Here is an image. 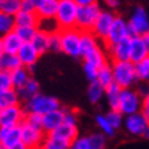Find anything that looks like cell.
<instances>
[{
    "label": "cell",
    "instance_id": "6da1fadb",
    "mask_svg": "<svg viewBox=\"0 0 149 149\" xmlns=\"http://www.w3.org/2000/svg\"><path fill=\"white\" fill-rule=\"evenodd\" d=\"M59 108H62L59 99L51 95H44V93H38L23 104V109L26 113H36L40 116H44L45 113Z\"/></svg>",
    "mask_w": 149,
    "mask_h": 149
},
{
    "label": "cell",
    "instance_id": "7a4b0ae2",
    "mask_svg": "<svg viewBox=\"0 0 149 149\" xmlns=\"http://www.w3.org/2000/svg\"><path fill=\"white\" fill-rule=\"evenodd\" d=\"M78 4L74 0H58V11L55 17V22L59 30L74 29L77 26Z\"/></svg>",
    "mask_w": 149,
    "mask_h": 149
},
{
    "label": "cell",
    "instance_id": "3957f363",
    "mask_svg": "<svg viewBox=\"0 0 149 149\" xmlns=\"http://www.w3.org/2000/svg\"><path fill=\"white\" fill-rule=\"evenodd\" d=\"M113 82L122 89H130L138 79L136 75V67L131 62H112Z\"/></svg>",
    "mask_w": 149,
    "mask_h": 149
},
{
    "label": "cell",
    "instance_id": "277c9868",
    "mask_svg": "<svg viewBox=\"0 0 149 149\" xmlns=\"http://www.w3.org/2000/svg\"><path fill=\"white\" fill-rule=\"evenodd\" d=\"M52 136L59 137L62 140L67 141L71 144L72 141L79 137V130H78V115L75 111L70 108H66V116H64L63 125L56 129L52 133Z\"/></svg>",
    "mask_w": 149,
    "mask_h": 149
},
{
    "label": "cell",
    "instance_id": "5b68a950",
    "mask_svg": "<svg viewBox=\"0 0 149 149\" xmlns=\"http://www.w3.org/2000/svg\"><path fill=\"white\" fill-rule=\"evenodd\" d=\"M81 34L77 27L60 30L62 52L70 58H81Z\"/></svg>",
    "mask_w": 149,
    "mask_h": 149
},
{
    "label": "cell",
    "instance_id": "8992f818",
    "mask_svg": "<svg viewBox=\"0 0 149 149\" xmlns=\"http://www.w3.org/2000/svg\"><path fill=\"white\" fill-rule=\"evenodd\" d=\"M129 23V36L130 38L137 36H142L149 33V15L144 7H136L131 13Z\"/></svg>",
    "mask_w": 149,
    "mask_h": 149
},
{
    "label": "cell",
    "instance_id": "52a82bcc",
    "mask_svg": "<svg viewBox=\"0 0 149 149\" xmlns=\"http://www.w3.org/2000/svg\"><path fill=\"white\" fill-rule=\"evenodd\" d=\"M101 7L99 3L86 7H79L77 14V29L79 32H92L96 21L101 14Z\"/></svg>",
    "mask_w": 149,
    "mask_h": 149
},
{
    "label": "cell",
    "instance_id": "ba28073f",
    "mask_svg": "<svg viewBox=\"0 0 149 149\" xmlns=\"http://www.w3.org/2000/svg\"><path fill=\"white\" fill-rule=\"evenodd\" d=\"M141 104H142V97L137 91L131 89V88L122 89L118 111H120L123 116H129L133 113L141 112Z\"/></svg>",
    "mask_w": 149,
    "mask_h": 149
},
{
    "label": "cell",
    "instance_id": "9c48e42d",
    "mask_svg": "<svg viewBox=\"0 0 149 149\" xmlns=\"http://www.w3.org/2000/svg\"><path fill=\"white\" fill-rule=\"evenodd\" d=\"M44 138L45 133L41 129L32 126L23 120L21 125V141L26 145L27 149H40L44 142Z\"/></svg>",
    "mask_w": 149,
    "mask_h": 149
},
{
    "label": "cell",
    "instance_id": "30bf717a",
    "mask_svg": "<svg viewBox=\"0 0 149 149\" xmlns=\"http://www.w3.org/2000/svg\"><path fill=\"white\" fill-rule=\"evenodd\" d=\"M26 118V112L21 104L1 109L0 112V127H17L21 126Z\"/></svg>",
    "mask_w": 149,
    "mask_h": 149
},
{
    "label": "cell",
    "instance_id": "8fae6325",
    "mask_svg": "<svg viewBox=\"0 0 149 149\" xmlns=\"http://www.w3.org/2000/svg\"><path fill=\"white\" fill-rule=\"evenodd\" d=\"M123 127L131 136L144 137L145 133L149 130V120L141 112H137L129 115V116H125Z\"/></svg>",
    "mask_w": 149,
    "mask_h": 149
},
{
    "label": "cell",
    "instance_id": "7c38bea8",
    "mask_svg": "<svg viewBox=\"0 0 149 149\" xmlns=\"http://www.w3.org/2000/svg\"><path fill=\"white\" fill-rule=\"evenodd\" d=\"M125 38H130L129 36V23L125 18L116 15V18L113 21L112 26L109 29V33L107 38H105V47H111V45H115L118 42L123 41Z\"/></svg>",
    "mask_w": 149,
    "mask_h": 149
},
{
    "label": "cell",
    "instance_id": "4fadbf2b",
    "mask_svg": "<svg viewBox=\"0 0 149 149\" xmlns=\"http://www.w3.org/2000/svg\"><path fill=\"white\" fill-rule=\"evenodd\" d=\"M115 18H116V15H115L112 11H109V10H103L101 14L99 15L97 21H96L92 33H93L99 40L105 41V38H107V36H108L109 29H111V26H112Z\"/></svg>",
    "mask_w": 149,
    "mask_h": 149
},
{
    "label": "cell",
    "instance_id": "5bb4252c",
    "mask_svg": "<svg viewBox=\"0 0 149 149\" xmlns=\"http://www.w3.org/2000/svg\"><path fill=\"white\" fill-rule=\"evenodd\" d=\"M64 116H66V108L62 107L59 109L51 111L42 116V122H41V130L45 134H52L56 129L63 125Z\"/></svg>",
    "mask_w": 149,
    "mask_h": 149
},
{
    "label": "cell",
    "instance_id": "9a60e30c",
    "mask_svg": "<svg viewBox=\"0 0 149 149\" xmlns=\"http://www.w3.org/2000/svg\"><path fill=\"white\" fill-rule=\"evenodd\" d=\"M107 51H108V56L111 58L112 62H130V38H125L123 41L118 42L115 45L107 47Z\"/></svg>",
    "mask_w": 149,
    "mask_h": 149
},
{
    "label": "cell",
    "instance_id": "2e32d148",
    "mask_svg": "<svg viewBox=\"0 0 149 149\" xmlns=\"http://www.w3.org/2000/svg\"><path fill=\"white\" fill-rule=\"evenodd\" d=\"M17 55H18L19 60H21L22 67L25 68L34 67L37 62H38V59H40V54L36 51V48L33 47L32 42H23Z\"/></svg>",
    "mask_w": 149,
    "mask_h": 149
},
{
    "label": "cell",
    "instance_id": "e0dca14e",
    "mask_svg": "<svg viewBox=\"0 0 149 149\" xmlns=\"http://www.w3.org/2000/svg\"><path fill=\"white\" fill-rule=\"evenodd\" d=\"M131 41V51H130V62L131 63H138L141 60L149 56L148 45L145 42V38L142 36H137L130 38Z\"/></svg>",
    "mask_w": 149,
    "mask_h": 149
},
{
    "label": "cell",
    "instance_id": "ac0fdd59",
    "mask_svg": "<svg viewBox=\"0 0 149 149\" xmlns=\"http://www.w3.org/2000/svg\"><path fill=\"white\" fill-rule=\"evenodd\" d=\"M58 0H42L36 7V14L40 21H52L56 17Z\"/></svg>",
    "mask_w": 149,
    "mask_h": 149
},
{
    "label": "cell",
    "instance_id": "d6986e66",
    "mask_svg": "<svg viewBox=\"0 0 149 149\" xmlns=\"http://www.w3.org/2000/svg\"><path fill=\"white\" fill-rule=\"evenodd\" d=\"M21 142V126L17 127H0V144L6 148Z\"/></svg>",
    "mask_w": 149,
    "mask_h": 149
},
{
    "label": "cell",
    "instance_id": "ffe728a7",
    "mask_svg": "<svg viewBox=\"0 0 149 149\" xmlns=\"http://www.w3.org/2000/svg\"><path fill=\"white\" fill-rule=\"evenodd\" d=\"M100 48L99 38L92 32H82L81 34V58L85 59Z\"/></svg>",
    "mask_w": 149,
    "mask_h": 149
},
{
    "label": "cell",
    "instance_id": "44dd1931",
    "mask_svg": "<svg viewBox=\"0 0 149 149\" xmlns=\"http://www.w3.org/2000/svg\"><path fill=\"white\" fill-rule=\"evenodd\" d=\"M3 40V49H4V54H11V55H17L18 51L21 49L23 41L18 37V34L15 32L7 33L1 37Z\"/></svg>",
    "mask_w": 149,
    "mask_h": 149
},
{
    "label": "cell",
    "instance_id": "7402d4cb",
    "mask_svg": "<svg viewBox=\"0 0 149 149\" xmlns=\"http://www.w3.org/2000/svg\"><path fill=\"white\" fill-rule=\"evenodd\" d=\"M18 96L19 99H21V101H25L26 103L27 100L33 99L36 95H38V93H41L40 92V82L37 81L36 78H30L29 81H27V84H25V85L21 88V89H18Z\"/></svg>",
    "mask_w": 149,
    "mask_h": 149
},
{
    "label": "cell",
    "instance_id": "603a6c76",
    "mask_svg": "<svg viewBox=\"0 0 149 149\" xmlns=\"http://www.w3.org/2000/svg\"><path fill=\"white\" fill-rule=\"evenodd\" d=\"M15 26H33L38 27L40 25V18L37 17L36 13H29V11H19L15 17Z\"/></svg>",
    "mask_w": 149,
    "mask_h": 149
},
{
    "label": "cell",
    "instance_id": "cb8c5ba5",
    "mask_svg": "<svg viewBox=\"0 0 149 149\" xmlns=\"http://www.w3.org/2000/svg\"><path fill=\"white\" fill-rule=\"evenodd\" d=\"M32 44L33 47L36 48V51L41 55L47 54L48 51H49V33L44 32V30H37L36 36H34V38L32 40Z\"/></svg>",
    "mask_w": 149,
    "mask_h": 149
},
{
    "label": "cell",
    "instance_id": "d4e9b609",
    "mask_svg": "<svg viewBox=\"0 0 149 149\" xmlns=\"http://www.w3.org/2000/svg\"><path fill=\"white\" fill-rule=\"evenodd\" d=\"M86 95H88V100L91 101V104H99L105 97V88H103L97 81L89 82Z\"/></svg>",
    "mask_w": 149,
    "mask_h": 149
},
{
    "label": "cell",
    "instance_id": "484cf974",
    "mask_svg": "<svg viewBox=\"0 0 149 149\" xmlns=\"http://www.w3.org/2000/svg\"><path fill=\"white\" fill-rule=\"evenodd\" d=\"M32 78L30 75V71L29 68H25V67H19L17 68L15 71L11 72V79H13V88L15 91L21 89L25 84H27V81Z\"/></svg>",
    "mask_w": 149,
    "mask_h": 149
},
{
    "label": "cell",
    "instance_id": "4316f807",
    "mask_svg": "<svg viewBox=\"0 0 149 149\" xmlns=\"http://www.w3.org/2000/svg\"><path fill=\"white\" fill-rule=\"evenodd\" d=\"M120 93H122V88H119L115 82L105 89V99H107L109 109H118L119 100H120Z\"/></svg>",
    "mask_w": 149,
    "mask_h": 149
},
{
    "label": "cell",
    "instance_id": "83f0119b",
    "mask_svg": "<svg viewBox=\"0 0 149 149\" xmlns=\"http://www.w3.org/2000/svg\"><path fill=\"white\" fill-rule=\"evenodd\" d=\"M95 123H96V126H97L100 133H103L107 138H111V137L115 136V131L116 130L111 126V123L108 122L105 113H97L95 116Z\"/></svg>",
    "mask_w": 149,
    "mask_h": 149
},
{
    "label": "cell",
    "instance_id": "f1b7e54d",
    "mask_svg": "<svg viewBox=\"0 0 149 149\" xmlns=\"http://www.w3.org/2000/svg\"><path fill=\"white\" fill-rule=\"evenodd\" d=\"M18 104H21V99H19L18 92L15 89L0 93V108L1 109L13 107V105H18Z\"/></svg>",
    "mask_w": 149,
    "mask_h": 149
},
{
    "label": "cell",
    "instance_id": "f546056e",
    "mask_svg": "<svg viewBox=\"0 0 149 149\" xmlns=\"http://www.w3.org/2000/svg\"><path fill=\"white\" fill-rule=\"evenodd\" d=\"M68 148H70V142L62 140L59 137L52 136V134H47L40 149H68Z\"/></svg>",
    "mask_w": 149,
    "mask_h": 149
},
{
    "label": "cell",
    "instance_id": "4dcf8cb0",
    "mask_svg": "<svg viewBox=\"0 0 149 149\" xmlns=\"http://www.w3.org/2000/svg\"><path fill=\"white\" fill-rule=\"evenodd\" d=\"M96 81L99 82L103 88H105V89H107L109 85H112L113 84V74H112V67H111V64L107 63L105 66L99 68V74H97V79H96Z\"/></svg>",
    "mask_w": 149,
    "mask_h": 149
},
{
    "label": "cell",
    "instance_id": "1f68e13d",
    "mask_svg": "<svg viewBox=\"0 0 149 149\" xmlns=\"http://www.w3.org/2000/svg\"><path fill=\"white\" fill-rule=\"evenodd\" d=\"M22 0H0V13L15 17L21 11Z\"/></svg>",
    "mask_w": 149,
    "mask_h": 149
},
{
    "label": "cell",
    "instance_id": "d6a6232c",
    "mask_svg": "<svg viewBox=\"0 0 149 149\" xmlns=\"http://www.w3.org/2000/svg\"><path fill=\"white\" fill-rule=\"evenodd\" d=\"M37 30H38V27L33 26H15V29H14V32L18 34V37L23 42H32Z\"/></svg>",
    "mask_w": 149,
    "mask_h": 149
},
{
    "label": "cell",
    "instance_id": "836d02e7",
    "mask_svg": "<svg viewBox=\"0 0 149 149\" xmlns=\"http://www.w3.org/2000/svg\"><path fill=\"white\" fill-rule=\"evenodd\" d=\"M15 29V19L11 15L0 13V37H3L7 33L14 32Z\"/></svg>",
    "mask_w": 149,
    "mask_h": 149
},
{
    "label": "cell",
    "instance_id": "e575fe53",
    "mask_svg": "<svg viewBox=\"0 0 149 149\" xmlns=\"http://www.w3.org/2000/svg\"><path fill=\"white\" fill-rule=\"evenodd\" d=\"M136 67V75L138 81L149 82V56L134 64Z\"/></svg>",
    "mask_w": 149,
    "mask_h": 149
},
{
    "label": "cell",
    "instance_id": "d590c367",
    "mask_svg": "<svg viewBox=\"0 0 149 149\" xmlns=\"http://www.w3.org/2000/svg\"><path fill=\"white\" fill-rule=\"evenodd\" d=\"M1 60H3V68H4L6 71H8V72H13V71H15L17 68L22 67L18 55L4 54L3 55V58H1Z\"/></svg>",
    "mask_w": 149,
    "mask_h": 149
},
{
    "label": "cell",
    "instance_id": "8d00e7d4",
    "mask_svg": "<svg viewBox=\"0 0 149 149\" xmlns=\"http://www.w3.org/2000/svg\"><path fill=\"white\" fill-rule=\"evenodd\" d=\"M105 116L108 119V122L111 123V126L118 130V129H120L123 126V120H125V116H123L120 111H118V109H109L108 112L105 113Z\"/></svg>",
    "mask_w": 149,
    "mask_h": 149
},
{
    "label": "cell",
    "instance_id": "74e56055",
    "mask_svg": "<svg viewBox=\"0 0 149 149\" xmlns=\"http://www.w3.org/2000/svg\"><path fill=\"white\" fill-rule=\"evenodd\" d=\"M88 136H89V140L92 142L93 149H107V140L108 138L104 136L103 133L96 131V133H91Z\"/></svg>",
    "mask_w": 149,
    "mask_h": 149
},
{
    "label": "cell",
    "instance_id": "f35d334b",
    "mask_svg": "<svg viewBox=\"0 0 149 149\" xmlns=\"http://www.w3.org/2000/svg\"><path fill=\"white\" fill-rule=\"evenodd\" d=\"M68 149H93L89 136H79L70 144Z\"/></svg>",
    "mask_w": 149,
    "mask_h": 149
},
{
    "label": "cell",
    "instance_id": "ab89813d",
    "mask_svg": "<svg viewBox=\"0 0 149 149\" xmlns=\"http://www.w3.org/2000/svg\"><path fill=\"white\" fill-rule=\"evenodd\" d=\"M11 89H14L13 79H11V72L3 70V71L0 72V93L1 92L11 91Z\"/></svg>",
    "mask_w": 149,
    "mask_h": 149
},
{
    "label": "cell",
    "instance_id": "60d3db41",
    "mask_svg": "<svg viewBox=\"0 0 149 149\" xmlns=\"http://www.w3.org/2000/svg\"><path fill=\"white\" fill-rule=\"evenodd\" d=\"M49 51L51 52H62V40H60V30L49 34Z\"/></svg>",
    "mask_w": 149,
    "mask_h": 149
},
{
    "label": "cell",
    "instance_id": "b9f144b4",
    "mask_svg": "<svg viewBox=\"0 0 149 149\" xmlns=\"http://www.w3.org/2000/svg\"><path fill=\"white\" fill-rule=\"evenodd\" d=\"M84 72H85V77L88 78L89 82H93L97 79V74H99V68L93 66V64L84 62Z\"/></svg>",
    "mask_w": 149,
    "mask_h": 149
},
{
    "label": "cell",
    "instance_id": "7bdbcfd3",
    "mask_svg": "<svg viewBox=\"0 0 149 149\" xmlns=\"http://www.w3.org/2000/svg\"><path fill=\"white\" fill-rule=\"evenodd\" d=\"M25 122L29 123V125H32V126H34V127H38V129H41L42 116H40V115H36V113H26Z\"/></svg>",
    "mask_w": 149,
    "mask_h": 149
},
{
    "label": "cell",
    "instance_id": "ee69618b",
    "mask_svg": "<svg viewBox=\"0 0 149 149\" xmlns=\"http://www.w3.org/2000/svg\"><path fill=\"white\" fill-rule=\"evenodd\" d=\"M141 113L149 120V95L142 97V104H141Z\"/></svg>",
    "mask_w": 149,
    "mask_h": 149
},
{
    "label": "cell",
    "instance_id": "f6af8a7d",
    "mask_svg": "<svg viewBox=\"0 0 149 149\" xmlns=\"http://www.w3.org/2000/svg\"><path fill=\"white\" fill-rule=\"evenodd\" d=\"M21 10H22V11H29V13H36V7H34L32 3H29L27 0H22Z\"/></svg>",
    "mask_w": 149,
    "mask_h": 149
},
{
    "label": "cell",
    "instance_id": "bcb514c9",
    "mask_svg": "<svg viewBox=\"0 0 149 149\" xmlns=\"http://www.w3.org/2000/svg\"><path fill=\"white\" fill-rule=\"evenodd\" d=\"M74 1L78 4V7H86V6H92L97 3V0H74Z\"/></svg>",
    "mask_w": 149,
    "mask_h": 149
},
{
    "label": "cell",
    "instance_id": "7dc6e473",
    "mask_svg": "<svg viewBox=\"0 0 149 149\" xmlns=\"http://www.w3.org/2000/svg\"><path fill=\"white\" fill-rule=\"evenodd\" d=\"M104 3H105V6H107L108 8L113 10L119 6V0H104Z\"/></svg>",
    "mask_w": 149,
    "mask_h": 149
},
{
    "label": "cell",
    "instance_id": "c3c4849f",
    "mask_svg": "<svg viewBox=\"0 0 149 149\" xmlns=\"http://www.w3.org/2000/svg\"><path fill=\"white\" fill-rule=\"evenodd\" d=\"M7 149H27V148H26V145H25L22 141H21L19 144L13 145V146H10V148H7Z\"/></svg>",
    "mask_w": 149,
    "mask_h": 149
},
{
    "label": "cell",
    "instance_id": "681fc988",
    "mask_svg": "<svg viewBox=\"0 0 149 149\" xmlns=\"http://www.w3.org/2000/svg\"><path fill=\"white\" fill-rule=\"evenodd\" d=\"M27 1H29V3H32V4L34 6V7H37V6L40 4V3L42 1V0H27Z\"/></svg>",
    "mask_w": 149,
    "mask_h": 149
},
{
    "label": "cell",
    "instance_id": "f907efd6",
    "mask_svg": "<svg viewBox=\"0 0 149 149\" xmlns=\"http://www.w3.org/2000/svg\"><path fill=\"white\" fill-rule=\"evenodd\" d=\"M0 55H4V49H3V40L0 37Z\"/></svg>",
    "mask_w": 149,
    "mask_h": 149
},
{
    "label": "cell",
    "instance_id": "816d5d0a",
    "mask_svg": "<svg viewBox=\"0 0 149 149\" xmlns=\"http://www.w3.org/2000/svg\"><path fill=\"white\" fill-rule=\"evenodd\" d=\"M144 38H145V42H146V45H148V51H149V33L148 34H145Z\"/></svg>",
    "mask_w": 149,
    "mask_h": 149
},
{
    "label": "cell",
    "instance_id": "f5cc1de1",
    "mask_svg": "<svg viewBox=\"0 0 149 149\" xmlns=\"http://www.w3.org/2000/svg\"><path fill=\"white\" fill-rule=\"evenodd\" d=\"M1 58H3V55H0V72L4 70V68H3V60H1Z\"/></svg>",
    "mask_w": 149,
    "mask_h": 149
},
{
    "label": "cell",
    "instance_id": "db71d44e",
    "mask_svg": "<svg viewBox=\"0 0 149 149\" xmlns=\"http://www.w3.org/2000/svg\"><path fill=\"white\" fill-rule=\"evenodd\" d=\"M0 149H7V148H6L4 145H1V144H0Z\"/></svg>",
    "mask_w": 149,
    "mask_h": 149
},
{
    "label": "cell",
    "instance_id": "11a10c76",
    "mask_svg": "<svg viewBox=\"0 0 149 149\" xmlns=\"http://www.w3.org/2000/svg\"><path fill=\"white\" fill-rule=\"evenodd\" d=\"M0 112H1V108H0Z\"/></svg>",
    "mask_w": 149,
    "mask_h": 149
}]
</instances>
